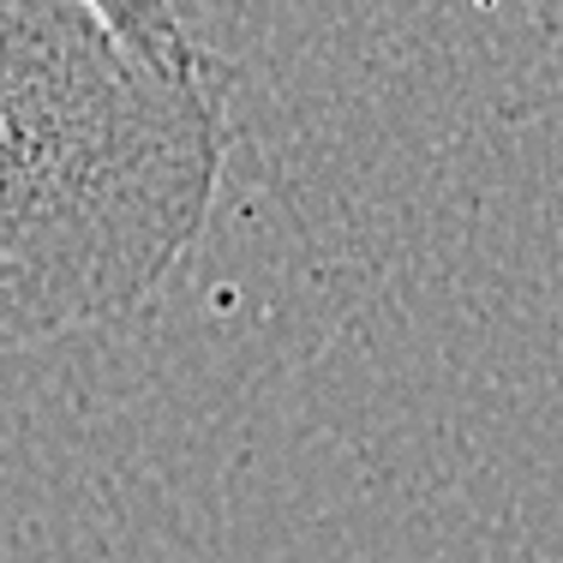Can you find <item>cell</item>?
<instances>
[{
	"label": "cell",
	"mask_w": 563,
	"mask_h": 563,
	"mask_svg": "<svg viewBox=\"0 0 563 563\" xmlns=\"http://www.w3.org/2000/svg\"><path fill=\"white\" fill-rule=\"evenodd\" d=\"M222 168V78L151 73L73 0H0V354L139 312Z\"/></svg>",
	"instance_id": "cell-1"
},
{
	"label": "cell",
	"mask_w": 563,
	"mask_h": 563,
	"mask_svg": "<svg viewBox=\"0 0 563 563\" xmlns=\"http://www.w3.org/2000/svg\"><path fill=\"white\" fill-rule=\"evenodd\" d=\"M73 7H85L151 73L180 78V85H217V78H228L222 60L192 36V0H73Z\"/></svg>",
	"instance_id": "cell-2"
}]
</instances>
